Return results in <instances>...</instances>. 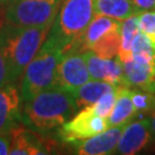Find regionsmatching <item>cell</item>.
Instances as JSON below:
<instances>
[{
	"label": "cell",
	"mask_w": 155,
	"mask_h": 155,
	"mask_svg": "<svg viewBox=\"0 0 155 155\" xmlns=\"http://www.w3.org/2000/svg\"><path fill=\"white\" fill-rule=\"evenodd\" d=\"M78 110L70 92L48 87L24 101L22 124L37 133H46L62 127Z\"/></svg>",
	"instance_id": "1"
},
{
	"label": "cell",
	"mask_w": 155,
	"mask_h": 155,
	"mask_svg": "<svg viewBox=\"0 0 155 155\" xmlns=\"http://www.w3.org/2000/svg\"><path fill=\"white\" fill-rule=\"evenodd\" d=\"M52 24L39 27L0 22V48L5 56L9 77L16 83L50 33Z\"/></svg>",
	"instance_id": "2"
},
{
	"label": "cell",
	"mask_w": 155,
	"mask_h": 155,
	"mask_svg": "<svg viewBox=\"0 0 155 155\" xmlns=\"http://www.w3.org/2000/svg\"><path fill=\"white\" fill-rule=\"evenodd\" d=\"M93 16V0H62L48 38L54 40L63 53L72 48L79 50L81 39Z\"/></svg>",
	"instance_id": "3"
},
{
	"label": "cell",
	"mask_w": 155,
	"mask_h": 155,
	"mask_svg": "<svg viewBox=\"0 0 155 155\" xmlns=\"http://www.w3.org/2000/svg\"><path fill=\"white\" fill-rule=\"evenodd\" d=\"M62 55L61 48L47 36V39L22 75L21 95L23 101L31 99L39 92L52 86L56 67Z\"/></svg>",
	"instance_id": "4"
},
{
	"label": "cell",
	"mask_w": 155,
	"mask_h": 155,
	"mask_svg": "<svg viewBox=\"0 0 155 155\" xmlns=\"http://www.w3.org/2000/svg\"><path fill=\"white\" fill-rule=\"evenodd\" d=\"M62 0H14L6 6V22L39 27L52 24L59 12Z\"/></svg>",
	"instance_id": "5"
},
{
	"label": "cell",
	"mask_w": 155,
	"mask_h": 155,
	"mask_svg": "<svg viewBox=\"0 0 155 155\" xmlns=\"http://www.w3.org/2000/svg\"><path fill=\"white\" fill-rule=\"evenodd\" d=\"M91 75L83 52L76 48L67 51L56 67L54 81L51 87L60 89L72 93L79 86L89 82Z\"/></svg>",
	"instance_id": "6"
},
{
	"label": "cell",
	"mask_w": 155,
	"mask_h": 155,
	"mask_svg": "<svg viewBox=\"0 0 155 155\" xmlns=\"http://www.w3.org/2000/svg\"><path fill=\"white\" fill-rule=\"evenodd\" d=\"M108 129L107 118L99 116L92 106H87L78 111L71 120L59 127V138L66 144H75Z\"/></svg>",
	"instance_id": "7"
},
{
	"label": "cell",
	"mask_w": 155,
	"mask_h": 155,
	"mask_svg": "<svg viewBox=\"0 0 155 155\" xmlns=\"http://www.w3.org/2000/svg\"><path fill=\"white\" fill-rule=\"evenodd\" d=\"M22 95L15 83L0 87V134H6L22 123Z\"/></svg>",
	"instance_id": "8"
},
{
	"label": "cell",
	"mask_w": 155,
	"mask_h": 155,
	"mask_svg": "<svg viewBox=\"0 0 155 155\" xmlns=\"http://www.w3.org/2000/svg\"><path fill=\"white\" fill-rule=\"evenodd\" d=\"M150 140L153 139L150 120L147 117L138 118L136 121L132 120L124 125L115 153L123 155L137 154L150 144Z\"/></svg>",
	"instance_id": "9"
},
{
	"label": "cell",
	"mask_w": 155,
	"mask_h": 155,
	"mask_svg": "<svg viewBox=\"0 0 155 155\" xmlns=\"http://www.w3.org/2000/svg\"><path fill=\"white\" fill-rule=\"evenodd\" d=\"M92 79L105 81L115 86H124L123 64L118 56L105 59L100 58L91 50L83 52Z\"/></svg>",
	"instance_id": "10"
},
{
	"label": "cell",
	"mask_w": 155,
	"mask_h": 155,
	"mask_svg": "<svg viewBox=\"0 0 155 155\" xmlns=\"http://www.w3.org/2000/svg\"><path fill=\"white\" fill-rule=\"evenodd\" d=\"M123 129L124 125L110 127L94 137L72 144L75 153L79 155H106L115 153Z\"/></svg>",
	"instance_id": "11"
},
{
	"label": "cell",
	"mask_w": 155,
	"mask_h": 155,
	"mask_svg": "<svg viewBox=\"0 0 155 155\" xmlns=\"http://www.w3.org/2000/svg\"><path fill=\"white\" fill-rule=\"evenodd\" d=\"M12 155L48 154L50 148L45 147V141L39 138L36 131L24 129L21 125L9 132Z\"/></svg>",
	"instance_id": "12"
},
{
	"label": "cell",
	"mask_w": 155,
	"mask_h": 155,
	"mask_svg": "<svg viewBox=\"0 0 155 155\" xmlns=\"http://www.w3.org/2000/svg\"><path fill=\"white\" fill-rule=\"evenodd\" d=\"M138 115L137 109L133 105L131 89L127 86H120L117 90V98L113 110L107 117L108 127L116 125H127Z\"/></svg>",
	"instance_id": "13"
},
{
	"label": "cell",
	"mask_w": 155,
	"mask_h": 155,
	"mask_svg": "<svg viewBox=\"0 0 155 155\" xmlns=\"http://www.w3.org/2000/svg\"><path fill=\"white\" fill-rule=\"evenodd\" d=\"M120 28H121V21H118L114 17L107 16V15L94 14L92 21L87 25L83 37L81 39L79 51L84 52L86 50H90V47L104 35Z\"/></svg>",
	"instance_id": "14"
},
{
	"label": "cell",
	"mask_w": 155,
	"mask_h": 155,
	"mask_svg": "<svg viewBox=\"0 0 155 155\" xmlns=\"http://www.w3.org/2000/svg\"><path fill=\"white\" fill-rule=\"evenodd\" d=\"M118 86L111 85L105 81H99V79H90L89 82L79 86L77 90L72 92V97L76 101L78 109H83L87 106L94 105L98 100L105 95L107 92H110L113 90L117 89Z\"/></svg>",
	"instance_id": "15"
},
{
	"label": "cell",
	"mask_w": 155,
	"mask_h": 155,
	"mask_svg": "<svg viewBox=\"0 0 155 155\" xmlns=\"http://www.w3.org/2000/svg\"><path fill=\"white\" fill-rule=\"evenodd\" d=\"M94 14L107 15L123 21L138 14L132 0H93Z\"/></svg>",
	"instance_id": "16"
},
{
	"label": "cell",
	"mask_w": 155,
	"mask_h": 155,
	"mask_svg": "<svg viewBox=\"0 0 155 155\" xmlns=\"http://www.w3.org/2000/svg\"><path fill=\"white\" fill-rule=\"evenodd\" d=\"M139 31L140 30H139L138 24V14L121 21V28H120L121 44H120V51H118V58L122 62L132 59L131 47H132L133 40Z\"/></svg>",
	"instance_id": "17"
},
{
	"label": "cell",
	"mask_w": 155,
	"mask_h": 155,
	"mask_svg": "<svg viewBox=\"0 0 155 155\" xmlns=\"http://www.w3.org/2000/svg\"><path fill=\"white\" fill-rule=\"evenodd\" d=\"M120 44H121V35H120V29H117L104 35L90 47V50L100 58L110 59L118 56Z\"/></svg>",
	"instance_id": "18"
},
{
	"label": "cell",
	"mask_w": 155,
	"mask_h": 155,
	"mask_svg": "<svg viewBox=\"0 0 155 155\" xmlns=\"http://www.w3.org/2000/svg\"><path fill=\"white\" fill-rule=\"evenodd\" d=\"M133 105L138 114H150L155 108V93L140 89H131Z\"/></svg>",
	"instance_id": "19"
},
{
	"label": "cell",
	"mask_w": 155,
	"mask_h": 155,
	"mask_svg": "<svg viewBox=\"0 0 155 155\" xmlns=\"http://www.w3.org/2000/svg\"><path fill=\"white\" fill-rule=\"evenodd\" d=\"M138 24L139 30L147 36L155 50V9L139 13Z\"/></svg>",
	"instance_id": "20"
},
{
	"label": "cell",
	"mask_w": 155,
	"mask_h": 155,
	"mask_svg": "<svg viewBox=\"0 0 155 155\" xmlns=\"http://www.w3.org/2000/svg\"><path fill=\"white\" fill-rule=\"evenodd\" d=\"M120 87V86H118ZM118 87L115 90H113L110 92H107L105 95H102L94 105H92L94 111L101 117H107L109 116V114L113 110V107L115 105V101L117 98V90Z\"/></svg>",
	"instance_id": "21"
},
{
	"label": "cell",
	"mask_w": 155,
	"mask_h": 155,
	"mask_svg": "<svg viewBox=\"0 0 155 155\" xmlns=\"http://www.w3.org/2000/svg\"><path fill=\"white\" fill-rule=\"evenodd\" d=\"M9 83H13V82L11 81V77H9V72H8L5 56H4L1 48H0V87H2V86H5Z\"/></svg>",
	"instance_id": "22"
},
{
	"label": "cell",
	"mask_w": 155,
	"mask_h": 155,
	"mask_svg": "<svg viewBox=\"0 0 155 155\" xmlns=\"http://www.w3.org/2000/svg\"><path fill=\"white\" fill-rule=\"evenodd\" d=\"M132 1L138 14L143 12L155 9V0H132Z\"/></svg>",
	"instance_id": "23"
},
{
	"label": "cell",
	"mask_w": 155,
	"mask_h": 155,
	"mask_svg": "<svg viewBox=\"0 0 155 155\" xmlns=\"http://www.w3.org/2000/svg\"><path fill=\"white\" fill-rule=\"evenodd\" d=\"M11 150V136L9 133L0 134V155L9 154Z\"/></svg>",
	"instance_id": "24"
},
{
	"label": "cell",
	"mask_w": 155,
	"mask_h": 155,
	"mask_svg": "<svg viewBox=\"0 0 155 155\" xmlns=\"http://www.w3.org/2000/svg\"><path fill=\"white\" fill-rule=\"evenodd\" d=\"M150 131H152V139L155 143V108L150 113Z\"/></svg>",
	"instance_id": "25"
},
{
	"label": "cell",
	"mask_w": 155,
	"mask_h": 155,
	"mask_svg": "<svg viewBox=\"0 0 155 155\" xmlns=\"http://www.w3.org/2000/svg\"><path fill=\"white\" fill-rule=\"evenodd\" d=\"M12 1H14V0H9V1H8V4H9V2H12ZM8 4H7V5H8ZM6 5V6H7Z\"/></svg>",
	"instance_id": "26"
}]
</instances>
